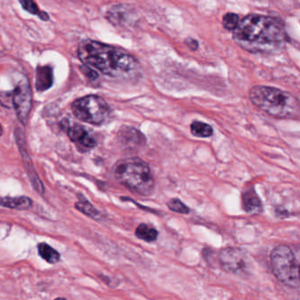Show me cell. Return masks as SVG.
<instances>
[{
    "label": "cell",
    "instance_id": "cell-1",
    "mask_svg": "<svg viewBox=\"0 0 300 300\" xmlns=\"http://www.w3.org/2000/svg\"><path fill=\"white\" fill-rule=\"evenodd\" d=\"M235 43L241 49L254 53L273 55L284 50L287 34L279 19L261 14H248L232 30Z\"/></svg>",
    "mask_w": 300,
    "mask_h": 300
},
{
    "label": "cell",
    "instance_id": "cell-2",
    "mask_svg": "<svg viewBox=\"0 0 300 300\" xmlns=\"http://www.w3.org/2000/svg\"><path fill=\"white\" fill-rule=\"evenodd\" d=\"M78 56L84 64L119 81H131L141 73L139 61L129 53L93 40L79 43Z\"/></svg>",
    "mask_w": 300,
    "mask_h": 300
},
{
    "label": "cell",
    "instance_id": "cell-3",
    "mask_svg": "<svg viewBox=\"0 0 300 300\" xmlns=\"http://www.w3.org/2000/svg\"><path fill=\"white\" fill-rule=\"evenodd\" d=\"M249 99L258 109L275 118H299V101L290 92L271 86H255L251 88Z\"/></svg>",
    "mask_w": 300,
    "mask_h": 300
},
{
    "label": "cell",
    "instance_id": "cell-4",
    "mask_svg": "<svg viewBox=\"0 0 300 300\" xmlns=\"http://www.w3.org/2000/svg\"><path fill=\"white\" fill-rule=\"evenodd\" d=\"M115 176L121 184L138 195H151L155 185L149 165L139 158L119 161L115 166Z\"/></svg>",
    "mask_w": 300,
    "mask_h": 300
},
{
    "label": "cell",
    "instance_id": "cell-5",
    "mask_svg": "<svg viewBox=\"0 0 300 300\" xmlns=\"http://www.w3.org/2000/svg\"><path fill=\"white\" fill-rule=\"evenodd\" d=\"M272 271L275 277L288 287L299 288L298 262L292 249L286 245H279L271 254Z\"/></svg>",
    "mask_w": 300,
    "mask_h": 300
},
{
    "label": "cell",
    "instance_id": "cell-6",
    "mask_svg": "<svg viewBox=\"0 0 300 300\" xmlns=\"http://www.w3.org/2000/svg\"><path fill=\"white\" fill-rule=\"evenodd\" d=\"M73 115L84 122L102 125L110 116V108L105 99L98 95L84 96L74 101Z\"/></svg>",
    "mask_w": 300,
    "mask_h": 300
},
{
    "label": "cell",
    "instance_id": "cell-7",
    "mask_svg": "<svg viewBox=\"0 0 300 300\" xmlns=\"http://www.w3.org/2000/svg\"><path fill=\"white\" fill-rule=\"evenodd\" d=\"M13 107L20 123L26 125L28 122L33 103V93L26 78L20 80L13 92Z\"/></svg>",
    "mask_w": 300,
    "mask_h": 300
},
{
    "label": "cell",
    "instance_id": "cell-8",
    "mask_svg": "<svg viewBox=\"0 0 300 300\" xmlns=\"http://www.w3.org/2000/svg\"><path fill=\"white\" fill-rule=\"evenodd\" d=\"M219 261L224 271L237 274L243 272L248 266V257L240 248H224L219 254Z\"/></svg>",
    "mask_w": 300,
    "mask_h": 300
},
{
    "label": "cell",
    "instance_id": "cell-9",
    "mask_svg": "<svg viewBox=\"0 0 300 300\" xmlns=\"http://www.w3.org/2000/svg\"><path fill=\"white\" fill-rule=\"evenodd\" d=\"M68 137L71 141L79 145L82 151H88L95 147L96 140L90 135L83 126L73 125L68 129Z\"/></svg>",
    "mask_w": 300,
    "mask_h": 300
},
{
    "label": "cell",
    "instance_id": "cell-10",
    "mask_svg": "<svg viewBox=\"0 0 300 300\" xmlns=\"http://www.w3.org/2000/svg\"><path fill=\"white\" fill-rule=\"evenodd\" d=\"M23 135H22V138H20L19 136L17 135V143H18L19 147H20L21 154H23V155L26 158V159L24 157H22L24 163H25V165H26V170H27V173H28V176H29L31 182H32V184H33L34 188H35V189H36L37 191L39 192L40 194H43V193H44V187H43L42 182L40 181V179L38 178L37 173L35 171L33 164H32V162H31V158H30L29 156L27 155V153H26V148H25V140H24L23 145H22V139H23Z\"/></svg>",
    "mask_w": 300,
    "mask_h": 300
},
{
    "label": "cell",
    "instance_id": "cell-11",
    "mask_svg": "<svg viewBox=\"0 0 300 300\" xmlns=\"http://www.w3.org/2000/svg\"><path fill=\"white\" fill-rule=\"evenodd\" d=\"M242 205L245 211L250 215H259L262 211V204L254 188H249L242 195Z\"/></svg>",
    "mask_w": 300,
    "mask_h": 300
},
{
    "label": "cell",
    "instance_id": "cell-12",
    "mask_svg": "<svg viewBox=\"0 0 300 300\" xmlns=\"http://www.w3.org/2000/svg\"><path fill=\"white\" fill-rule=\"evenodd\" d=\"M54 82L53 70L50 65H39L36 73V88L38 92L50 89Z\"/></svg>",
    "mask_w": 300,
    "mask_h": 300
},
{
    "label": "cell",
    "instance_id": "cell-13",
    "mask_svg": "<svg viewBox=\"0 0 300 300\" xmlns=\"http://www.w3.org/2000/svg\"><path fill=\"white\" fill-rule=\"evenodd\" d=\"M0 205L6 208L23 211V210H28L32 207V200L26 196L3 197L0 198Z\"/></svg>",
    "mask_w": 300,
    "mask_h": 300
},
{
    "label": "cell",
    "instance_id": "cell-14",
    "mask_svg": "<svg viewBox=\"0 0 300 300\" xmlns=\"http://www.w3.org/2000/svg\"><path fill=\"white\" fill-rule=\"evenodd\" d=\"M136 236L146 242H153L158 239V232L155 228L148 224H139L136 230Z\"/></svg>",
    "mask_w": 300,
    "mask_h": 300
},
{
    "label": "cell",
    "instance_id": "cell-15",
    "mask_svg": "<svg viewBox=\"0 0 300 300\" xmlns=\"http://www.w3.org/2000/svg\"><path fill=\"white\" fill-rule=\"evenodd\" d=\"M38 252L41 257L50 264L57 263L60 260V254L47 243L38 245Z\"/></svg>",
    "mask_w": 300,
    "mask_h": 300
},
{
    "label": "cell",
    "instance_id": "cell-16",
    "mask_svg": "<svg viewBox=\"0 0 300 300\" xmlns=\"http://www.w3.org/2000/svg\"><path fill=\"white\" fill-rule=\"evenodd\" d=\"M75 207L80 212H82L84 214L86 215L87 217L93 218L95 220H99L101 218H103L102 213L86 199H82V200L77 202Z\"/></svg>",
    "mask_w": 300,
    "mask_h": 300
},
{
    "label": "cell",
    "instance_id": "cell-17",
    "mask_svg": "<svg viewBox=\"0 0 300 300\" xmlns=\"http://www.w3.org/2000/svg\"><path fill=\"white\" fill-rule=\"evenodd\" d=\"M21 7H23V9L26 11L27 13H31L33 15H37L40 19L44 21H48L50 20V16L48 13L43 11L40 10L38 5L36 3L35 0H19Z\"/></svg>",
    "mask_w": 300,
    "mask_h": 300
},
{
    "label": "cell",
    "instance_id": "cell-18",
    "mask_svg": "<svg viewBox=\"0 0 300 300\" xmlns=\"http://www.w3.org/2000/svg\"><path fill=\"white\" fill-rule=\"evenodd\" d=\"M192 134L197 138H209L213 134V128L208 123L195 121L190 126Z\"/></svg>",
    "mask_w": 300,
    "mask_h": 300
},
{
    "label": "cell",
    "instance_id": "cell-19",
    "mask_svg": "<svg viewBox=\"0 0 300 300\" xmlns=\"http://www.w3.org/2000/svg\"><path fill=\"white\" fill-rule=\"evenodd\" d=\"M240 16L235 13H228L223 17L222 23L225 29L228 31H232L238 26L240 22Z\"/></svg>",
    "mask_w": 300,
    "mask_h": 300
},
{
    "label": "cell",
    "instance_id": "cell-20",
    "mask_svg": "<svg viewBox=\"0 0 300 300\" xmlns=\"http://www.w3.org/2000/svg\"><path fill=\"white\" fill-rule=\"evenodd\" d=\"M168 207L170 211H175L181 214H188L189 212V208L188 206L177 198H173L171 200H169L168 203Z\"/></svg>",
    "mask_w": 300,
    "mask_h": 300
},
{
    "label": "cell",
    "instance_id": "cell-21",
    "mask_svg": "<svg viewBox=\"0 0 300 300\" xmlns=\"http://www.w3.org/2000/svg\"><path fill=\"white\" fill-rule=\"evenodd\" d=\"M80 70H81L83 74H84L87 79H89L91 82H97V81L99 80V74H98V73L96 72L95 70L92 68V67L84 64V65L80 67Z\"/></svg>",
    "mask_w": 300,
    "mask_h": 300
},
{
    "label": "cell",
    "instance_id": "cell-22",
    "mask_svg": "<svg viewBox=\"0 0 300 300\" xmlns=\"http://www.w3.org/2000/svg\"><path fill=\"white\" fill-rule=\"evenodd\" d=\"M0 104L6 108L13 106V93L12 92H0Z\"/></svg>",
    "mask_w": 300,
    "mask_h": 300
},
{
    "label": "cell",
    "instance_id": "cell-23",
    "mask_svg": "<svg viewBox=\"0 0 300 300\" xmlns=\"http://www.w3.org/2000/svg\"><path fill=\"white\" fill-rule=\"evenodd\" d=\"M185 43L193 51L197 50L198 47H199L197 41L194 38H188V39L185 40Z\"/></svg>",
    "mask_w": 300,
    "mask_h": 300
},
{
    "label": "cell",
    "instance_id": "cell-24",
    "mask_svg": "<svg viewBox=\"0 0 300 300\" xmlns=\"http://www.w3.org/2000/svg\"><path fill=\"white\" fill-rule=\"evenodd\" d=\"M2 132H3V129H2V126L0 124V136L2 135Z\"/></svg>",
    "mask_w": 300,
    "mask_h": 300
}]
</instances>
